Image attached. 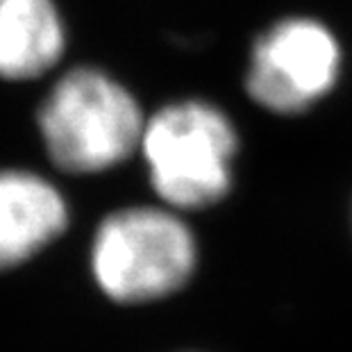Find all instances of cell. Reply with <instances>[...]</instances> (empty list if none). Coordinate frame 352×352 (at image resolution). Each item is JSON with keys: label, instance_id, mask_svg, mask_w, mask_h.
Listing matches in <instances>:
<instances>
[{"label": "cell", "instance_id": "obj_6", "mask_svg": "<svg viewBox=\"0 0 352 352\" xmlns=\"http://www.w3.org/2000/svg\"><path fill=\"white\" fill-rule=\"evenodd\" d=\"M64 46V23L52 0H0V78H39L59 62Z\"/></svg>", "mask_w": 352, "mask_h": 352}, {"label": "cell", "instance_id": "obj_3", "mask_svg": "<svg viewBox=\"0 0 352 352\" xmlns=\"http://www.w3.org/2000/svg\"><path fill=\"white\" fill-rule=\"evenodd\" d=\"M198 248L189 226L164 207H127L96 230L91 273L107 298L123 305L162 300L196 271Z\"/></svg>", "mask_w": 352, "mask_h": 352}, {"label": "cell", "instance_id": "obj_2", "mask_svg": "<svg viewBox=\"0 0 352 352\" xmlns=\"http://www.w3.org/2000/svg\"><path fill=\"white\" fill-rule=\"evenodd\" d=\"M236 144L226 111L205 100H179L146 118L139 148L155 193L177 212L228 196Z\"/></svg>", "mask_w": 352, "mask_h": 352}, {"label": "cell", "instance_id": "obj_4", "mask_svg": "<svg viewBox=\"0 0 352 352\" xmlns=\"http://www.w3.org/2000/svg\"><path fill=\"white\" fill-rule=\"evenodd\" d=\"M341 48L316 19H284L268 28L252 48L250 98L275 114H300L329 94L339 80Z\"/></svg>", "mask_w": 352, "mask_h": 352}, {"label": "cell", "instance_id": "obj_5", "mask_svg": "<svg viewBox=\"0 0 352 352\" xmlns=\"http://www.w3.org/2000/svg\"><path fill=\"white\" fill-rule=\"evenodd\" d=\"M69 207L46 177L0 170V271L21 266L62 234Z\"/></svg>", "mask_w": 352, "mask_h": 352}, {"label": "cell", "instance_id": "obj_1", "mask_svg": "<svg viewBox=\"0 0 352 352\" xmlns=\"http://www.w3.org/2000/svg\"><path fill=\"white\" fill-rule=\"evenodd\" d=\"M146 118L123 85L91 66L55 82L39 109L43 146L66 173H100L123 164L144 137Z\"/></svg>", "mask_w": 352, "mask_h": 352}]
</instances>
